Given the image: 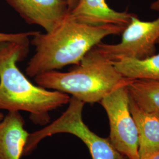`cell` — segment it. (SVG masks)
<instances>
[{"instance_id": "cell-1", "label": "cell", "mask_w": 159, "mask_h": 159, "mask_svg": "<svg viewBox=\"0 0 159 159\" xmlns=\"http://www.w3.org/2000/svg\"><path fill=\"white\" fill-rule=\"evenodd\" d=\"M29 50V41L0 43V110L24 111L36 125L50 122L49 113L68 104L71 97L60 91L34 85L20 70L17 63Z\"/></svg>"}, {"instance_id": "cell-2", "label": "cell", "mask_w": 159, "mask_h": 159, "mask_svg": "<svg viewBox=\"0 0 159 159\" xmlns=\"http://www.w3.org/2000/svg\"><path fill=\"white\" fill-rule=\"evenodd\" d=\"M125 27L108 25L92 26L68 19L51 32L37 31L31 44L35 52L30 60L25 73L35 77L47 71L77 65L85 54L111 35H121Z\"/></svg>"}, {"instance_id": "cell-3", "label": "cell", "mask_w": 159, "mask_h": 159, "mask_svg": "<svg viewBox=\"0 0 159 159\" xmlns=\"http://www.w3.org/2000/svg\"><path fill=\"white\" fill-rule=\"evenodd\" d=\"M34 78L40 87L70 94L85 104L100 102L114 89L131 80L120 74L113 61L96 46L67 72L52 70Z\"/></svg>"}, {"instance_id": "cell-4", "label": "cell", "mask_w": 159, "mask_h": 159, "mask_svg": "<svg viewBox=\"0 0 159 159\" xmlns=\"http://www.w3.org/2000/svg\"><path fill=\"white\" fill-rule=\"evenodd\" d=\"M85 103L71 97L66 110L58 119L39 130L30 134L23 156L31 153L47 137L58 133H68L77 137L88 148L92 159H127L114 147L108 138L98 136L83 120Z\"/></svg>"}, {"instance_id": "cell-5", "label": "cell", "mask_w": 159, "mask_h": 159, "mask_svg": "<svg viewBox=\"0 0 159 159\" xmlns=\"http://www.w3.org/2000/svg\"><path fill=\"white\" fill-rule=\"evenodd\" d=\"M127 84L114 89L100 103L108 116V139L113 146L127 159H140L138 133L129 107Z\"/></svg>"}, {"instance_id": "cell-6", "label": "cell", "mask_w": 159, "mask_h": 159, "mask_svg": "<svg viewBox=\"0 0 159 159\" xmlns=\"http://www.w3.org/2000/svg\"><path fill=\"white\" fill-rule=\"evenodd\" d=\"M121 41L116 44L100 43L97 50L112 61L130 58L145 59L156 54L159 39V17L153 21H144L136 15L122 33Z\"/></svg>"}, {"instance_id": "cell-7", "label": "cell", "mask_w": 159, "mask_h": 159, "mask_svg": "<svg viewBox=\"0 0 159 159\" xmlns=\"http://www.w3.org/2000/svg\"><path fill=\"white\" fill-rule=\"evenodd\" d=\"M29 24L51 32L63 23L69 13L67 0H6Z\"/></svg>"}, {"instance_id": "cell-8", "label": "cell", "mask_w": 159, "mask_h": 159, "mask_svg": "<svg viewBox=\"0 0 159 159\" xmlns=\"http://www.w3.org/2000/svg\"><path fill=\"white\" fill-rule=\"evenodd\" d=\"M135 16L127 12L114 10L106 0H79L67 17L74 21L92 26L113 25L126 28Z\"/></svg>"}, {"instance_id": "cell-9", "label": "cell", "mask_w": 159, "mask_h": 159, "mask_svg": "<svg viewBox=\"0 0 159 159\" xmlns=\"http://www.w3.org/2000/svg\"><path fill=\"white\" fill-rule=\"evenodd\" d=\"M19 111H11L0 122V159H21L29 134Z\"/></svg>"}, {"instance_id": "cell-10", "label": "cell", "mask_w": 159, "mask_h": 159, "mask_svg": "<svg viewBox=\"0 0 159 159\" xmlns=\"http://www.w3.org/2000/svg\"><path fill=\"white\" fill-rule=\"evenodd\" d=\"M129 107L139 138L140 159L159 150V114L143 110L129 95Z\"/></svg>"}, {"instance_id": "cell-11", "label": "cell", "mask_w": 159, "mask_h": 159, "mask_svg": "<svg viewBox=\"0 0 159 159\" xmlns=\"http://www.w3.org/2000/svg\"><path fill=\"white\" fill-rule=\"evenodd\" d=\"M156 44H159V39ZM113 63L126 79L159 81V53L142 60L125 58Z\"/></svg>"}, {"instance_id": "cell-12", "label": "cell", "mask_w": 159, "mask_h": 159, "mask_svg": "<svg viewBox=\"0 0 159 159\" xmlns=\"http://www.w3.org/2000/svg\"><path fill=\"white\" fill-rule=\"evenodd\" d=\"M127 87L130 96L143 110L159 114V81L131 80Z\"/></svg>"}, {"instance_id": "cell-13", "label": "cell", "mask_w": 159, "mask_h": 159, "mask_svg": "<svg viewBox=\"0 0 159 159\" xmlns=\"http://www.w3.org/2000/svg\"><path fill=\"white\" fill-rule=\"evenodd\" d=\"M37 31H30L27 33H20L15 34H8L0 32V43L6 41L25 42L29 41V37L33 36Z\"/></svg>"}, {"instance_id": "cell-14", "label": "cell", "mask_w": 159, "mask_h": 159, "mask_svg": "<svg viewBox=\"0 0 159 159\" xmlns=\"http://www.w3.org/2000/svg\"><path fill=\"white\" fill-rule=\"evenodd\" d=\"M140 159H159V150L148 154Z\"/></svg>"}, {"instance_id": "cell-15", "label": "cell", "mask_w": 159, "mask_h": 159, "mask_svg": "<svg viewBox=\"0 0 159 159\" xmlns=\"http://www.w3.org/2000/svg\"><path fill=\"white\" fill-rule=\"evenodd\" d=\"M67 1H68L69 11H70L71 10H73L74 7H75L79 0H67Z\"/></svg>"}, {"instance_id": "cell-16", "label": "cell", "mask_w": 159, "mask_h": 159, "mask_svg": "<svg viewBox=\"0 0 159 159\" xmlns=\"http://www.w3.org/2000/svg\"><path fill=\"white\" fill-rule=\"evenodd\" d=\"M150 8L154 11H159V0H156L150 6Z\"/></svg>"}, {"instance_id": "cell-17", "label": "cell", "mask_w": 159, "mask_h": 159, "mask_svg": "<svg viewBox=\"0 0 159 159\" xmlns=\"http://www.w3.org/2000/svg\"><path fill=\"white\" fill-rule=\"evenodd\" d=\"M4 114L2 113H0V122L2 120V119H4Z\"/></svg>"}]
</instances>
